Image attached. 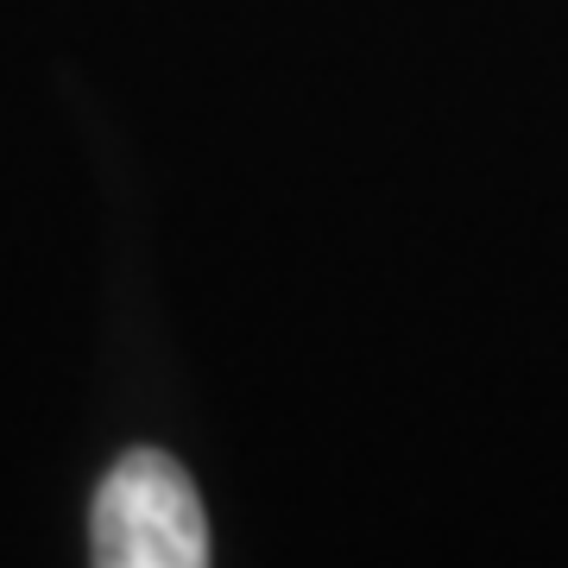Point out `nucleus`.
<instances>
[{"mask_svg": "<svg viewBox=\"0 0 568 568\" xmlns=\"http://www.w3.org/2000/svg\"><path fill=\"white\" fill-rule=\"evenodd\" d=\"M95 568H209L196 480L164 448H126L89 506Z\"/></svg>", "mask_w": 568, "mask_h": 568, "instance_id": "nucleus-1", "label": "nucleus"}]
</instances>
